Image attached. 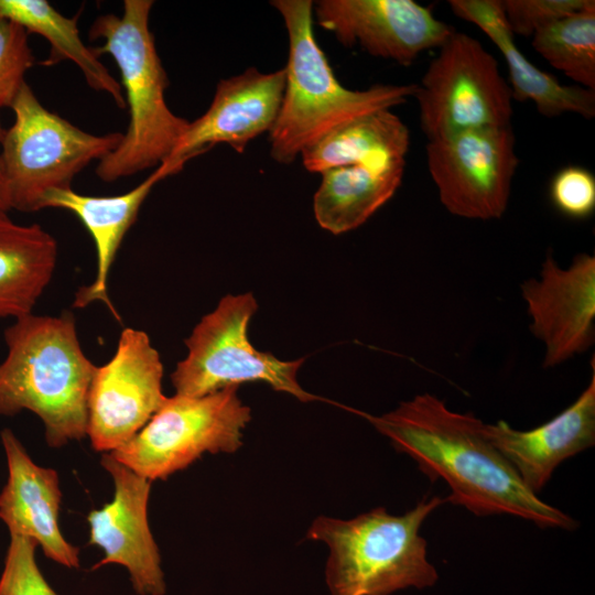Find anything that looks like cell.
<instances>
[{"mask_svg":"<svg viewBox=\"0 0 595 595\" xmlns=\"http://www.w3.org/2000/svg\"><path fill=\"white\" fill-rule=\"evenodd\" d=\"M365 416L397 452L409 455L431 483L443 479L447 484L451 494L446 502L478 517L507 513L542 529L577 528L575 519L523 485L485 435V423L473 413L452 411L437 397L422 393L388 413Z\"/></svg>","mask_w":595,"mask_h":595,"instance_id":"6da1fadb","label":"cell"},{"mask_svg":"<svg viewBox=\"0 0 595 595\" xmlns=\"http://www.w3.org/2000/svg\"><path fill=\"white\" fill-rule=\"evenodd\" d=\"M0 414L35 413L48 446L87 435V400L96 366L84 354L72 313L17 318L4 331Z\"/></svg>","mask_w":595,"mask_h":595,"instance_id":"7a4b0ae2","label":"cell"},{"mask_svg":"<svg viewBox=\"0 0 595 595\" xmlns=\"http://www.w3.org/2000/svg\"><path fill=\"white\" fill-rule=\"evenodd\" d=\"M289 37L285 88L269 131L270 155L282 164L325 134L365 115L404 104L416 84H377L353 90L336 78L313 29L311 0H275Z\"/></svg>","mask_w":595,"mask_h":595,"instance_id":"3957f363","label":"cell"},{"mask_svg":"<svg viewBox=\"0 0 595 595\" xmlns=\"http://www.w3.org/2000/svg\"><path fill=\"white\" fill-rule=\"evenodd\" d=\"M151 0H126L123 13L99 15L89 37L104 40L91 47L99 57L110 54L120 71L129 125L115 150L98 161L97 176L113 182L166 161L190 121L172 112L164 93L169 85L149 28Z\"/></svg>","mask_w":595,"mask_h":595,"instance_id":"277c9868","label":"cell"},{"mask_svg":"<svg viewBox=\"0 0 595 595\" xmlns=\"http://www.w3.org/2000/svg\"><path fill=\"white\" fill-rule=\"evenodd\" d=\"M444 502L431 496L401 516L378 507L349 520L316 518L306 538L329 548L325 578L331 595H390L433 586L439 575L420 528Z\"/></svg>","mask_w":595,"mask_h":595,"instance_id":"5b68a950","label":"cell"},{"mask_svg":"<svg viewBox=\"0 0 595 595\" xmlns=\"http://www.w3.org/2000/svg\"><path fill=\"white\" fill-rule=\"evenodd\" d=\"M12 126L3 131L0 163L11 208L42 209L53 190L72 188L74 176L100 161L120 143L123 133H88L46 109L26 82L11 107Z\"/></svg>","mask_w":595,"mask_h":595,"instance_id":"8992f818","label":"cell"},{"mask_svg":"<svg viewBox=\"0 0 595 595\" xmlns=\"http://www.w3.org/2000/svg\"><path fill=\"white\" fill-rule=\"evenodd\" d=\"M251 293L224 296L185 339L186 357L171 375L176 394L202 397L248 381H264L302 402L317 399L302 389L296 375L304 358L280 360L259 351L248 338L257 311Z\"/></svg>","mask_w":595,"mask_h":595,"instance_id":"52a82bcc","label":"cell"},{"mask_svg":"<svg viewBox=\"0 0 595 595\" xmlns=\"http://www.w3.org/2000/svg\"><path fill=\"white\" fill-rule=\"evenodd\" d=\"M230 386L202 397L175 394L128 443L110 454L150 482L186 468L204 453L236 452L251 419Z\"/></svg>","mask_w":595,"mask_h":595,"instance_id":"ba28073f","label":"cell"},{"mask_svg":"<svg viewBox=\"0 0 595 595\" xmlns=\"http://www.w3.org/2000/svg\"><path fill=\"white\" fill-rule=\"evenodd\" d=\"M413 97L429 140L511 125L513 99L496 58L479 41L455 30L439 47Z\"/></svg>","mask_w":595,"mask_h":595,"instance_id":"9c48e42d","label":"cell"},{"mask_svg":"<svg viewBox=\"0 0 595 595\" xmlns=\"http://www.w3.org/2000/svg\"><path fill=\"white\" fill-rule=\"evenodd\" d=\"M426 160L440 201L451 214L482 220L505 214L519 164L511 125L429 140Z\"/></svg>","mask_w":595,"mask_h":595,"instance_id":"30bf717a","label":"cell"},{"mask_svg":"<svg viewBox=\"0 0 595 595\" xmlns=\"http://www.w3.org/2000/svg\"><path fill=\"white\" fill-rule=\"evenodd\" d=\"M163 365L143 331L122 329L113 356L95 369L87 400V435L97 452L133 439L160 410Z\"/></svg>","mask_w":595,"mask_h":595,"instance_id":"8fae6325","label":"cell"},{"mask_svg":"<svg viewBox=\"0 0 595 595\" xmlns=\"http://www.w3.org/2000/svg\"><path fill=\"white\" fill-rule=\"evenodd\" d=\"M531 318L530 329L543 344V367L563 364L585 353L595 340V257L578 253L561 268L545 256L539 279L520 286Z\"/></svg>","mask_w":595,"mask_h":595,"instance_id":"7c38bea8","label":"cell"},{"mask_svg":"<svg viewBox=\"0 0 595 595\" xmlns=\"http://www.w3.org/2000/svg\"><path fill=\"white\" fill-rule=\"evenodd\" d=\"M313 17L343 45H359L404 66L440 47L454 30L436 19L431 7L412 0H320Z\"/></svg>","mask_w":595,"mask_h":595,"instance_id":"4fadbf2b","label":"cell"},{"mask_svg":"<svg viewBox=\"0 0 595 595\" xmlns=\"http://www.w3.org/2000/svg\"><path fill=\"white\" fill-rule=\"evenodd\" d=\"M111 475L113 499L87 517L89 544L99 547L104 558L91 570L107 564L127 569L139 595H164L166 591L159 548L148 522L151 482L105 453L100 461Z\"/></svg>","mask_w":595,"mask_h":595,"instance_id":"5bb4252c","label":"cell"},{"mask_svg":"<svg viewBox=\"0 0 595 595\" xmlns=\"http://www.w3.org/2000/svg\"><path fill=\"white\" fill-rule=\"evenodd\" d=\"M285 68L261 73L250 67L217 84L209 108L190 121L167 161L185 164L217 143L242 153L248 143L269 132L280 111Z\"/></svg>","mask_w":595,"mask_h":595,"instance_id":"9a60e30c","label":"cell"},{"mask_svg":"<svg viewBox=\"0 0 595 595\" xmlns=\"http://www.w3.org/2000/svg\"><path fill=\"white\" fill-rule=\"evenodd\" d=\"M8 464V480L0 493V519L10 536L28 537L46 558L79 566V550L66 541L58 524L62 491L55 469L35 464L10 429L0 433Z\"/></svg>","mask_w":595,"mask_h":595,"instance_id":"2e32d148","label":"cell"},{"mask_svg":"<svg viewBox=\"0 0 595 595\" xmlns=\"http://www.w3.org/2000/svg\"><path fill=\"white\" fill-rule=\"evenodd\" d=\"M484 433L511 464L523 485L538 496L563 461L595 444L594 357L587 387L556 416L527 431L512 429L502 420L485 423Z\"/></svg>","mask_w":595,"mask_h":595,"instance_id":"e0dca14e","label":"cell"},{"mask_svg":"<svg viewBox=\"0 0 595 595\" xmlns=\"http://www.w3.org/2000/svg\"><path fill=\"white\" fill-rule=\"evenodd\" d=\"M182 169V164L166 160L138 186L116 196H88L72 188L53 190L44 196L42 208H63L74 213L95 242L97 273L90 285L77 291L75 307L82 309L91 302L102 301L117 316L107 293L108 274L117 251L152 187Z\"/></svg>","mask_w":595,"mask_h":595,"instance_id":"ac0fdd59","label":"cell"},{"mask_svg":"<svg viewBox=\"0 0 595 595\" xmlns=\"http://www.w3.org/2000/svg\"><path fill=\"white\" fill-rule=\"evenodd\" d=\"M453 13L478 26L501 52L509 73L512 99L532 101L544 117L566 112L595 116V91L561 84L532 64L517 47L500 0H450Z\"/></svg>","mask_w":595,"mask_h":595,"instance_id":"d6986e66","label":"cell"},{"mask_svg":"<svg viewBox=\"0 0 595 595\" xmlns=\"http://www.w3.org/2000/svg\"><path fill=\"white\" fill-rule=\"evenodd\" d=\"M405 158L378 159L321 173L313 209L318 225L339 235L361 226L397 192Z\"/></svg>","mask_w":595,"mask_h":595,"instance_id":"ffe728a7","label":"cell"},{"mask_svg":"<svg viewBox=\"0 0 595 595\" xmlns=\"http://www.w3.org/2000/svg\"><path fill=\"white\" fill-rule=\"evenodd\" d=\"M57 262V242L39 224L14 223L0 210V318L31 314Z\"/></svg>","mask_w":595,"mask_h":595,"instance_id":"44dd1931","label":"cell"},{"mask_svg":"<svg viewBox=\"0 0 595 595\" xmlns=\"http://www.w3.org/2000/svg\"><path fill=\"white\" fill-rule=\"evenodd\" d=\"M409 130L390 109L351 120L325 134L301 152L312 173L378 159L405 158Z\"/></svg>","mask_w":595,"mask_h":595,"instance_id":"7402d4cb","label":"cell"},{"mask_svg":"<svg viewBox=\"0 0 595 595\" xmlns=\"http://www.w3.org/2000/svg\"><path fill=\"white\" fill-rule=\"evenodd\" d=\"M0 18L47 40L51 51L43 65L52 66L62 61L75 63L91 88L108 94L118 107L125 108L121 84L93 48L84 44L76 18L64 17L45 0H0Z\"/></svg>","mask_w":595,"mask_h":595,"instance_id":"603a6c76","label":"cell"},{"mask_svg":"<svg viewBox=\"0 0 595 595\" xmlns=\"http://www.w3.org/2000/svg\"><path fill=\"white\" fill-rule=\"evenodd\" d=\"M532 46L578 86L595 90V3L539 29Z\"/></svg>","mask_w":595,"mask_h":595,"instance_id":"cb8c5ba5","label":"cell"},{"mask_svg":"<svg viewBox=\"0 0 595 595\" xmlns=\"http://www.w3.org/2000/svg\"><path fill=\"white\" fill-rule=\"evenodd\" d=\"M36 547L31 538L11 536L0 576V595H60L36 564Z\"/></svg>","mask_w":595,"mask_h":595,"instance_id":"d4e9b609","label":"cell"},{"mask_svg":"<svg viewBox=\"0 0 595 595\" xmlns=\"http://www.w3.org/2000/svg\"><path fill=\"white\" fill-rule=\"evenodd\" d=\"M33 64L28 32L15 22L0 18V108L11 107Z\"/></svg>","mask_w":595,"mask_h":595,"instance_id":"484cf974","label":"cell"},{"mask_svg":"<svg viewBox=\"0 0 595 595\" xmlns=\"http://www.w3.org/2000/svg\"><path fill=\"white\" fill-rule=\"evenodd\" d=\"M593 0H504L506 19L513 34L533 35L539 29L594 4Z\"/></svg>","mask_w":595,"mask_h":595,"instance_id":"4316f807","label":"cell"},{"mask_svg":"<svg viewBox=\"0 0 595 595\" xmlns=\"http://www.w3.org/2000/svg\"><path fill=\"white\" fill-rule=\"evenodd\" d=\"M550 199L563 215L583 219L595 210V177L588 170L569 165L560 170L550 183Z\"/></svg>","mask_w":595,"mask_h":595,"instance_id":"83f0119b","label":"cell"},{"mask_svg":"<svg viewBox=\"0 0 595 595\" xmlns=\"http://www.w3.org/2000/svg\"><path fill=\"white\" fill-rule=\"evenodd\" d=\"M3 131L4 130L2 129L1 123H0V141L3 134ZM9 209H11V204H10V198H9V194H8V190H7V185H6V181L3 177L1 163H0V210L8 212Z\"/></svg>","mask_w":595,"mask_h":595,"instance_id":"f1b7e54d","label":"cell"}]
</instances>
